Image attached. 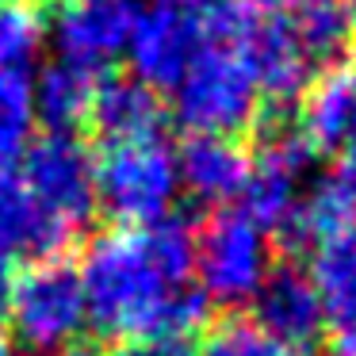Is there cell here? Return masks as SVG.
Returning <instances> with one entry per match:
<instances>
[{
  "label": "cell",
  "instance_id": "obj_1",
  "mask_svg": "<svg viewBox=\"0 0 356 356\" xmlns=\"http://www.w3.org/2000/svg\"><path fill=\"white\" fill-rule=\"evenodd\" d=\"M77 272L88 322L108 341H192L211 318V299L192 284L195 230L177 215L92 238Z\"/></svg>",
  "mask_w": 356,
  "mask_h": 356
},
{
  "label": "cell",
  "instance_id": "obj_2",
  "mask_svg": "<svg viewBox=\"0 0 356 356\" xmlns=\"http://www.w3.org/2000/svg\"><path fill=\"white\" fill-rule=\"evenodd\" d=\"M261 115V88L245 47L200 42L184 77L172 88V119L188 134L234 138Z\"/></svg>",
  "mask_w": 356,
  "mask_h": 356
},
{
  "label": "cell",
  "instance_id": "obj_3",
  "mask_svg": "<svg viewBox=\"0 0 356 356\" xmlns=\"http://www.w3.org/2000/svg\"><path fill=\"white\" fill-rule=\"evenodd\" d=\"M177 195V149L161 134L104 146V154L96 157V211H104L127 230L169 218Z\"/></svg>",
  "mask_w": 356,
  "mask_h": 356
},
{
  "label": "cell",
  "instance_id": "obj_4",
  "mask_svg": "<svg viewBox=\"0 0 356 356\" xmlns=\"http://www.w3.org/2000/svg\"><path fill=\"white\" fill-rule=\"evenodd\" d=\"M4 318L12 322V333L35 353H62L77 345L81 330L88 325L77 264L54 257V261H35L31 268H24L16 276L12 307Z\"/></svg>",
  "mask_w": 356,
  "mask_h": 356
},
{
  "label": "cell",
  "instance_id": "obj_5",
  "mask_svg": "<svg viewBox=\"0 0 356 356\" xmlns=\"http://www.w3.org/2000/svg\"><path fill=\"white\" fill-rule=\"evenodd\" d=\"M268 268V238L241 211L222 207L195 234V276H200L195 287L211 302L222 307L249 302Z\"/></svg>",
  "mask_w": 356,
  "mask_h": 356
},
{
  "label": "cell",
  "instance_id": "obj_6",
  "mask_svg": "<svg viewBox=\"0 0 356 356\" xmlns=\"http://www.w3.org/2000/svg\"><path fill=\"white\" fill-rule=\"evenodd\" d=\"M19 180L31 188V195L62 218L70 230L92 222L96 215V157L85 142L73 134H42L24 154Z\"/></svg>",
  "mask_w": 356,
  "mask_h": 356
},
{
  "label": "cell",
  "instance_id": "obj_7",
  "mask_svg": "<svg viewBox=\"0 0 356 356\" xmlns=\"http://www.w3.org/2000/svg\"><path fill=\"white\" fill-rule=\"evenodd\" d=\"M200 19L188 4H169L154 0L149 8L134 12L131 35H127V65L131 77L142 81L154 92H172L177 81L184 77L188 62L200 50Z\"/></svg>",
  "mask_w": 356,
  "mask_h": 356
},
{
  "label": "cell",
  "instance_id": "obj_8",
  "mask_svg": "<svg viewBox=\"0 0 356 356\" xmlns=\"http://www.w3.org/2000/svg\"><path fill=\"white\" fill-rule=\"evenodd\" d=\"M134 8L127 0H65L54 12L50 42L58 62H70L85 73H104L123 58Z\"/></svg>",
  "mask_w": 356,
  "mask_h": 356
},
{
  "label": "cell",
  "instance_id": "obj_9",
  "mask_svg": "<svg viewBox=\"0 0 356 356\" xmlns=\"http://www.w3.org/2000/svg\"><path fill=\"white\" fill-rule=\"evenodd\" d=\"M253 307V318L249 322L257 325L261 333H268L272 341L295 348V353H310L318 337H322V302H318L314 287L307 280V268L284 261L272 264L268 276L261 280L257 295L249 299Z\"/></svg>",
  "mask_w": 356,
  "mask_h": 356
},
{
  "label": "cell",
  "instance_id": "obj_10",
  "mask_svg": "<svg viewBox=\"0 0 356 356\" xmlns=\"http://www.w3.org/2000/svg\"><path fill=\"white\" fill-rule=\"evenodd\" d=\"M73 238L77 230L50 215L19 180V172H0V249L4 253L54 261L73 245Z\"/></svg>",
  "mask_w": 356,
  "mask_h": 356
},
{
  "label": "cell",
  "instance_id": "obj_11",
  "mask_svg": "<svg viewBox=\"0 0 356 356\" xmlns=\"http://www.w3.org/2000/svg\"><path fill=\"white\" fill-rule=\"evenodd\" d=\"M253 172V157L234 138H211V134H188L177 146V177L180 188L200 203H226L241 200Z\"/></svg>",
  "mask_w": 356,
  "mask_h": 356
},
{
  "label": "cell",
  "instance_id": "obj_12",
  "mask_svg": "<svg viewBox=\"0 0 356 356\" xmlns=\"http://www.w3.org/2000/svg\"><path fill=\"white\" fill-rule=\"evenodd\" d=\"M249 65L257 73V88L272 108H291L307 85L318 77L314 65L307 62V54L299 50L291 27L284 16H272L264 24H257V31L245 42Z\"/></svg>",
  "mask_w": 356,
  "mask_h": 356
},
{
  "label": "cell",
  "instance_id": "obj_13",
  "mask_svg": "<svg viewBox=\"0 0 356 356\" xmlns=\"http://www.w3.org/2000/svg\"><path fill=\"white\" fill-rule=\"evenodd\" d=\"M88 123L100 134L104 146H123L161 134L165 104L154 88H146L134 77H108L96 81V96L88 108Z\"/></svg>",
  "mask_w": 356,
  "mask_h": 356
},
{
  "label": "cell",
  "instance_id": "obj_14",
  "mask_svg": "<svg viewBox=\"0 0 356 356\" xmlns=\"http://www.w3.org/2000/svg\"><path fill=\"white\" fill-rule=\"evenodd\" d=\"M299 119L295 127L302 138L322 149H345L348 146V119H353V65L341 62L333 70H322L299 96Z\"/></svg>",
  "mask_w": 356,
  "mask_h": 356
},
{
  "label": "cell",
  "instance_id": "obj_15",
  "mask_svg": "<svg viewBox=\"0 0 356 356\" xmlns=\"http://www.w3.org/2000/svg\"><path fill=\"white\" fill-rule=\"evenodd\" d=\"M35 119L47 127V134H73L81 123H88V108L96 96V77L70 62H50L31 77Z\"/></svg>",
  "mask_w": 356,
  "mask_h": 356
},
{
  "label": "cell",
  "instance_id": "obj_16",
  "mask_svg": "<svg viewBox=\"0 0 356 356\" xmlns=\"http://www.w3.org/2000/svg\"><path fill=\"white\" fill-rule=\"evenodd\" d=\"M356 215L348 207V200L341 195V188L333 180H318L307 195H299L291 207V215L280 222V230L272 238L287 249V253H307L318 249L322 241L337 238V234L353 230Z\"/></svg>",
  "mask_w": 356,
  "mask_h": 356
},
{
  "label": "cell",
  "instance_id": "obj_17",
  "mask_svg": "<svg viewBox=\"0 0 356 356\" xmlns=\"http://www.w3.org/2000/svg\"><path fill=\"white\" fill-rule=\"evenodd\" d=\"M307 280L322 302L325 322L337 330L356 322V226L310 249Z\"/></svg>",
  "mask_w": 356,
  "mask_h": 356
},
{
  "label": "cell",
  "instance_id": "obj_18",
  "mask_svg": "<svg viewBox=\"0 0 356 356\" xmlns=\"http://www.w3.org/2000/svg\"><path fill=\"white\" fill-rule=\"evenodd\" d=\"M284 19L291 27L299 50L307 54V62L314 65V73L341 65L356 39L345 0H295Z\"/></svg>",
  "mask_w": 356,
  "mask_h": 356
},
{
  "label": "cell",
  "instance_id": "obj_19",
  "mask_svg": "<svg viewBox=\"0 0 356 356\" xmlns=\"http://www.w3.org/2000/svg\"><path fill=\"white\" fill-rule=\"evenodd\" d=\"M35 138H39V119H35L31 73L0 70V172L16 169Z\"/></svg>",
  "mask_w": 356,
  "mask_h": 356
},
{
  "label": "cell",
  "instance_id": "obj_20",
  "mask_svg": "<svg viewBox=\"0 0 356 356\" xmlns=\"http://www.w3.org/2000/svg\"><path fill=\"white\" fill-rule=\"evenodd\" d=\"M295 200H299V180L280 172V169H272V165L253 161V172H249V184L238 200L241 203L238 211L264 234V238H272V234L280 230V222L291 215Z\"/></svg>",
  "mask_w": 356,
  "mask_h": 356
},
{
  "label": "cell",
  "instance_id": "obj_21",
  "mask_svg": "<svg viewBox=\"0 0 356 356\" xmlns=\"http://www.w3.org/2000/svg\"><path fill=\"white\" fill-rule=\"evenodd\" d=\"M47 39V19L35 4L0 0V70H27Z\"/></svg>",
  "mask_w": 356,
  "mask_h": 356
},
{
  "label": "cell",
  "instance_id": "obj_22",
  "mask_svg": "<svg viewBox=\"0 0 356 356\" xmlns=\"http://www.w3.org/2000/svg\"><path fill=\"white\" fill-rule=\"evenodd\" d=\"M192 356H310V353H295V348L272 341L249 318H226L222 325H215L207 333V341Z\"/></svg>",
  "mask_w": 356,
  "mask_h": 356
},
{
  "label": "cell",
  "instance_id": "obj_23",
  "mask_svg": "<svg viewBox=\"0 0 356 356\" xmlns=\"http://www.w3.org/2000/svg\"><path fill=\"white\" fill-rule=\"evenodd\" d=\"M330 180L341 188V195L348 200V207H353V215H356V142L345 146V154H341V161H337V169H333Z\"/></svg>",
  "mask_w": 356,
  "mask_h": 356
},
{
  "label": "cell",
  "instance_id": "obj_24",
  "mask_svg": "<svg viewBox=\"0 0 356 356\" xmlns=\"http://www.w3.org/2000/svg\"><path fill=\"white\" fill-rule=\"evenodd\" d=\"M115 356H192V345L188 341H134V345H123Z\"/></svg>",
  "mask_w": 356,
  "mask_h": 356
},
{
  "label": "cell",
  "instance_id": "obj_25",
  "mask_svg": "<svg viewBox=\"0 0 356 356\" xmlns=\"http://www.w3.org/2000/svg\"><path fill=\"white\" fill-rule=\"evenodd\" d=\"M16 276H19V268H16V257L0 249V318L8 314V307H12V291H16Z\"/></svg>",
  "mask_w": 356,
  "mask_h": 356
},
{
  "label": "cell",
  "instance_id": "obj_26",
  "mask_svg": "<svg viewBox=\"0 0 356 356\" xmlns=\"http://www.w3.org/2000/svg\"><path fill=\"white\" fill-rule=\"evenodd\" d=\"M238 4H245L253 16H261V12H272V16H280V12L291 8L295 0H238Z\"/></svg>",
  "mask_w": 356,
  "mask_h": 356
},
{
  "label": "cell",
  "instance_id": "obj_27",
  "mask_svg": "<svg viewBox=\"0 0 356 356\" xmlns=\"http://www.w3.org/2000/svg\"><path fill=\"white\" fill-rule=\"evenodd\" d=\"M337 356H356V322L337 333Z\"/></svg>",
  "mask_w": 356,
  "mask_h": 356
},
{
  "label": "cell",
  "instance_id": "obj_28",
  "mask_svg": "<svg viewBox=\"0 0 356 356\" xmlns=\"http://www.w3.org/2000/svg\"><path fill=\"white\" fill-rule=\"evenodd\" d=\"M58 356H100V348L96 345H70V348H62Z\"/></svg>",
  "mask_w": 356,
  "mask_h": 356
},
{
  "label": "cell",
  "instance_id": "obj_29",
  "mask_svg": "<svg viewBox=\"0 0 356 356\" xmlns=\"http://www.w3.org/2000/svg\"><path fill=\"white\" fill-rule=\"evenodd\" d=\"M356 142V65H353V119H348V146Z\"/></svg>",
  "mask_w": 356,
  "mask_h": 356
},
{
  "label": "cell",
  "instance_id": "obj_30",
  "mask_svg": "<svg viewBox=\"0 0 356 356\" xmlns=\"http://www.w3.org/2000/svg\"><path fill=\"white\" fill-rule=\"evenodd\" d=\"M0 356H16V348H12V341H8L4 330H0Z\"/></svg>",
  "mask_w": 356,
  "mask_h": 356
},
{
  "label": "cell",
  "instance_id": "obj_31",
  "mask_svg": "<svg viewBox=\"0 0 356 356\" xmlns=\"http://www.w3.org/2000/svg\"><path fill=\"white\" fill-rule=\"evenodd\" d=\"M345 12H348V19H353V31H356V0H345Z\"/></svg>",
  "mask_w": 356,
  "mask_h": 356
},
{
  "label": "cell",
  "instance_id": "obj_32",
  "mask_svg": "<svg viewBox=\"0 0 356 356\" xmlns=\"http://www.w3.org/2000/svg\"><path fill=\"white\" fill-rule=\"evenodd\" d=\"M169 4H188L192 8V4H203V0H169Z\"/></svg>",
  "mask_w": 356,
  "mask_h": 356
},
{
  "label": "cell",
  "instance_id": "obj_33",
  "mask_svg": "<svg viewBox=\"0 0 356 356\" xmlns=\"http://www.w3.org/2000/svg\"><path fill=\"white\" fill-rule=\"evenodd\" d=\"M12 4H39V0H12Z\"/></svg>",
  "mask_w": 356,
  "mask_h": 356
}]
</instances>
